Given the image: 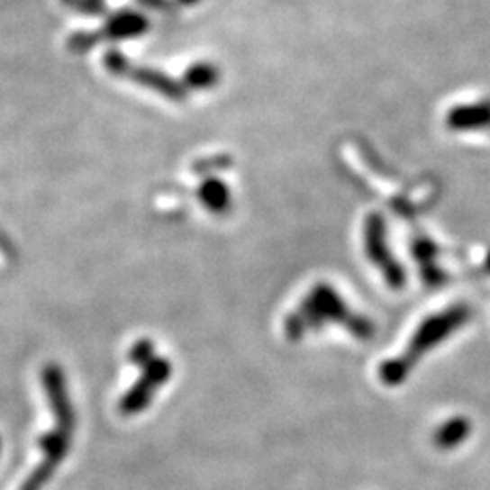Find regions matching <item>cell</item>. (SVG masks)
I'll use <instances>...</instances> for the list:
<instances>
[{
	"mask_svg": "<svg viewBox=\"0 0 490 490\" xmlns=\"http://www.w3.org/2000/svg\"><path fill=\"white\" fill-rule=\"evenodd\" d=\"M42 384L46 389V396L50 402V407L55 414L57 427L50 431L48 434L41 436L39 447L44 454V459L39 463V467L30 474V477L24 481L21 490H42L44 485L53 477L55 470L69 452L71 436L75 429V413L71 400L68 396L64 373L59 365H46L42 371Z\"/></svg>",
	"mask_w": 490,
	"mask_h": 490,
	"instance_id": "obj_1",
	"label": "cell"
},
{
	"mask_svg": "<svg viewBox=\"0 0 490 490\" xmlns=\"http://www.w3.org/2000/svg\"><path fill=\"white\" fill-rule=\"evenodd\" d=\"M325 323L343 325L358 340H371L377 332L375 323L350 311L332 286L318 284L304 298L300 307L284 320V334L287 340L298 341L307 332L320 331Z\"/></svg>",
	"mask_w": 490,
	"mask_h": 490,
	"instance_id": "obj_2",
	"label": "cell"
},
{
	"mask_svg": "<svg viewBox=\"0 0 490 490\" xmlns=\"http://www.w3.org/2000/svg\"><path fill=\"white\" fill-rule=\"evenodd\" d=\"M470 318L472 309L467 304H456L449 309H443L441 313L427 316L414 331L404 356L411 359L414 365H418L423 354H427L429 350L443 343L447 338H450L458 329L467 325Z\"/></svg>",
	"mask_w": 490,
	"mask_h": 490,
	"instance_id": "obj_3",
	"label": "cell"
},
{
	"mask_svg": "<svg viewBox=\"0 0 490 490\" xmlns=\"http://www.w3.org/2000/svg\"><path fill=\"white\" fill-rule=\"evenodd\" d=\"M150 32V21L144 14L122 10L114 14L100 32H80L68 39V48L75 53L89 51L105 41L139 39Z\"/></svg>",
	"mask_w": 490,
	"mask_h": 490,
	"instance_id": "obj_4",
	"label": "cell"
},
{
	"mask_svg": "<svg viewBox=\"0 0 490 490\" xmlns=\"http://www.w3.org/2000/svg\"><path fill=\"white\" fill-rule=\"evenodd\" d=\"M365 253L369 260L380 269L386 282L393 289H404L405 286V271L395 260L391 250L386 241V222L378 213L369 214L365 220Z\"/></svg>",
	"mask_w": 490,
	"mask_h": 490,
	"instance_id": "obj_5",
	"label": "cell"
},
{
	"mask_svg": "<svg viewBox=\"0 0 490 490\" xmlns=\"http://www.w3.org/2000/svg\"><path fill=\"white\" fill-rule=\"evenodd\" d=\"M144 375L132 387L130 393L122 396L118 411L124 416H133L146 411L153 400V395L171 378L173 363L162 356H155L146 367H142Z\"/></svg>",
	"mask_w": 490,
	"mask_h": 490,
	"instance_id": "obj_6",
	"label": "cell"
},
{
	"mask_svg": "<svg viewBox=\"0 0 490 490\" xmlns=\"http://www.w3.org/2000/svg\"><path fill=\"white\" fill-rule=\"evenodd\" d=\"M122 78H130L137 82L139 86L151 89L164 98L171 102H184L187 98V87L175 78L168 77L166 73L153 69V68H144V66H135L132 60L126 62V66L120 71Z\"/></svg>",
	"mask_w": 490,
	"mask_h": 490,
	"instance_id": "obj_7",
	"label": "cell"
},
{
	"mask_svg": "<svg viewBox=\"0 0 490 490\" xmlns=\"http://www.w3.org/2000/svg\"><path fill=\"white\" fill-rule=\"evenodd\" d=\"M447 126L452 132L490 130V100L452 107L447 114Z\"/></svg>",
	"mask_w": 490,
	"mask_h": 490,
	"instance_id": "obj_8",
	"label": "cell"
},
{
	"mask_svg": "<svg viewBox=\"0 0 490 490\" xmlns=\"http://www.w3.org/2000/svg\"><path fill=\"white\" fill-rule=\"evenodd\" d=\"M411 251H413V257L416 260V264L420 266V271H422V278L423 282L429 286V287H438L445 282V273L438 268L436 264V255H438V250L432 240L425 238V236H418L413 240L411 243Z\"/></svg>",
	"mask_w": 490,
	"mask_h": 490,
	"instance_id": "obj_9",
	"label": "cell"
},
{
	"mask_svg": "<svg viewBox=\"0 0 490 490\" xmlns=\"http://www.w3.org/2000/svg\"><path fill=\"white\" fill-rule=\"evenodd\" d=\"M472 434V422L467 416H454L443 422L432 436L434 445L440 450H454L465 443Z\"/></svg>",
	"mask_w": 490,
	"mask_h": 490,
	"instance_id": "obj_10",
	"label": "cell"
},
{
	"mask_svg": "<svg viewBox=\"0 0 490 490\" xmlns=\"http://www.w3.org/2000/svg\"><path fill=\"white\" fill-rule=\"evenodd\" d=\"M196 196H198L200 204L214 214H223L231 209V189L225 186L223 180H220L216 177L205 178L198 186Z\"/></svg>",
	"mask_w": 490,
	"mask_h": 490,
	"instance_id": "obj_11",
	"label": "cell"
},
{
	"mask_svg": "<svg viewBox=\"0 0 490 490\" xmlns=\"http://www.w3.org/2000/svg\"><path fill=\"white\" fill-rule=\"evenodd\" d=\"M220 69L209 62H196L193 66H189L184 73V86L187 89H213L218 86L220 82Z\"/></svg>",
	"mask_w": 490,
	"mask_h": 490,
	"instance_id": "obj_12",
	"label": "cell"
},
{
	"mask_svg": "<svg viewBox=\"0 0 490 490\" xmlns=\"http://www.w3.org/2000/svg\"><path fill=\"white\" fill-rule=\"evenodd\" d=\"M414 367L416 365L411 359H407L404 354H400V356L386 359L380 365L378 377H380V380H382L384 386H387V387H398L404 382H407V378L411 377Z\"/></svg>",
	"mask_w": 490,
	"mask_h": 490,
	"instance_id": "obj_13",
	"label": "cell"
},
{
	"mask_svg": "<svg viewBox=\"0 0 490 490\" xmlns=\"http://www.w3.org/2000/svg\"><path fill=\"white\" fill-rule=\"evenodd\" d=\"M153 358H155V345L151 340H139L130 350L132 363L139 365L141 369L142 367H146Z\"/></svg>",
	"mask_w": 490,
	"mask_h": 490,
	"instance_id": "obj_14",
	"label": "cell"
},
{
	"mask_svg": "<svg viewBox=\"0 0 490 490\" xmlns=\"http://www.w3.org/2000/svg\"><path fill=\"white\" fill-rule=\"evenodd\" d=\"M62 3L68 8H73L82 15L98 17V15L105 14V6H104L102 0H62Z\"/></svg>",
	"mask_w": 490,
	"mask_h": 490,
	"instance_id": "obj_15",
	"label": "cell"
},
{
	"mask_svg": "<svg viewBox=\"0 0 490 490\" xmlns=\"http://www.w3.org/2000/svg\"><path fill=\"white\" fill-rule=\"evenodd\" d=\"M232 164V160L225 155H220V157H214V159H209V160H198L196 164H193V173L196 175H205V173H211L213 169H225Z\"/></svg>",
	"mask_w": 490,
	"mask_h": 490,
	"instance_id": "obj_16",
	"label": "cell"
},
{
	"mask_svg": "<svg viewBox=\"0 0 490 490\" xmlns=\"http://www.w3.org/2000/svg\"><path fill=\"white\" fill-rule=\"evenodd\" d=\"M485 271L490 275V253H488L486 259H485Z\"/></svg>",
	"mask_w": 490,
	"mask_h": 490,
	"instance_id": "obj_17",
	"label": "cell"
},
{
	"mask_svg": "<svg viewBox=\"0 0 490 490\" xmlns=\"http://www.w3.org/2000/svg\"><path fill=\"white\" fill-rule=\"evenodd\" d=\"M180 3H184V5H195V3H198V0H180Z\"/></svg>",
	"mask_w": 490,
	"mask_h": 490,
	"instance_id": "obj_18",
	"label": "cell"
},
{
	"mask_svg": "<svg viewBox=\"0 0 490 490\" xmlns=\"http://www.w3.org/2000/svg\"><path fill=\"white\" fill-rule=\"evenodd\" d=\"M0 449H3V441H0Z\"/></svg>",
	"mask_w": 490,
	"mask_h": 490,
	"instance_id": "obj_19",
	"label": "cell"
}]
</instances>
